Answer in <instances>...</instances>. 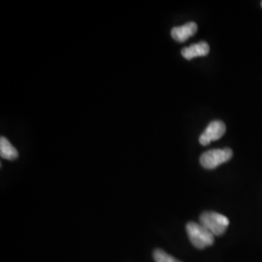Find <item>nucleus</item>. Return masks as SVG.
Returning <instances> with one entry per match:
<instances>
[{
    "label": "nucleus",
    "mask_w": 262,
    "mask_h": 262,
    "mask_svg": "<svg viewBox=\"0 0 262 262\" xmlns=\"http://www.w3.org/2000/svg\"><path fill=\"white\" fill-rule=\"evenodd\" d=\"M187 233L189 241L197 249H205L215 242V236L204 226L197 223L190 222L187 225Z\"/></svg>",
    "instance_id": "nucleus-1"
},
{
    "label": "nucleus",
    "mask_w": 262,
    "mask_h": 262,
    "mask_svg": "<svg viewBox=\"0 0 262 262\" xmlns=\"http://www.w3.org/2000/svg\"><path fill=\"white\" fill-rule=\"evenodd\" d=\"M199 224L203 225L214 236H221L225 234L229 225V220L222 214L208 211L201 214Z\"/></svg>",
    "instance_id": "nucleus-2"
},
{
    "label": "nucleus",
    "mask_w": 262,
    "mask_h": 262,
    "mask_svg": "<svg viewBox=\"0 0 262 262\" xmlns=\"http://www.w3.org/2000/svg\"><path fill=\"white\" fill-rule=\"evenodd\" d=\"M232 156V150L228 148L208 150L200 157V163L204 168L215 169L230 160Z\"/></svg>",
    "instance_id": "nucleus-3"
},
{
    "label": "nucleus",
    "mask_w": 262,
    "mask_h": 262,
    "mask_svg": "<svg viewBox=\"0 0 262 262\" xmlns=\"http://www.w3.org/2000/svg\"><path fill=\"white\" fill-rule=\"evenodd\" d=\"M225 130H226V127L224 122L221 121H213L209 123L206 129L199 137V142L201 145L207 146L212 141L221 139L224 136Z\"/></svg>",
    "instance_id": "nucleus-4"
},
{
    "label": "nucleus",
    "mask_w": 262,
    "mask_h": 262,
    "mask_svg": "<svg viewBox=\"0 0 262 262\" xmlns=\"http://www.w3.org/2000/svg\"><path fill=\"white\" fill-rule=\"evenodd\" d=\"M197 31V25L193 21L187 23L186 25L182 26V27H176V28H172L171 30V36L172 38L180 42H186L188 38L193 36Z\"/></svg>",
    "instance_id": "nucleus-5"
},
{
    "label": "nucleus",
    "mask_w": 262,
    "mask_h": 262,
    "mask_svg": "<svg viewBox=\"0 0 262 262\" xmlns=\"http://www.w3.org/2000/svg\"><path fill=\"white\" fill-rule=\"evenodd\" d=\"M210 52V47L206 42L195 43L189 47L184 48L181 52L186 59H192L197 56H206Z\"/></svg>",
    "instance_id": "nucleus-6"
},
{
    "label": "nucleus",
    "mask_w": 262,
    "mask_h": 262,
    "mask_svg": "<svg viewBox=\"0 0 262 262\" xmlns=\"http://www.w3.org/2000/svg\"><path fill=\"white\" fill-rule=\"evenodd\" d=\"M0 156L2 159L8 160H15L18 159L19 152L16 148L10 143L7 138L1 137L0 138Z\"/></svg>",
    "instance_id": "nucleus-7"
},
{
    "label": "nucleus",
    "mask_w": 262,
    "mask_h": 262,
    "mask_svg": "<svg viewBox=\"0 0 262 262\" xmlns=\"http://www.w3.org/2000/svg\"><path fill=\"white\" fill-rule=\"evenodd\" d=\"M154 258L156 262H182L159 249L154 252Z\"/></svg>",
    "instance_id": "nucleus-8"
},
{
    "label": "nucleus",
    "mask_w": 262,
    "mask_h": 262,
    "mask_svg": "<svg viewBox=\"0 0 262 262\" xmlns=\"http://www.w3.org/2000/svg\"><path fill=\"white\" fill-rule=\"evenodd\" d=\"M261 6H262V2H261Z\"/></svg>",
    "instance_id": "nucleus-9"
}]
</instances>
